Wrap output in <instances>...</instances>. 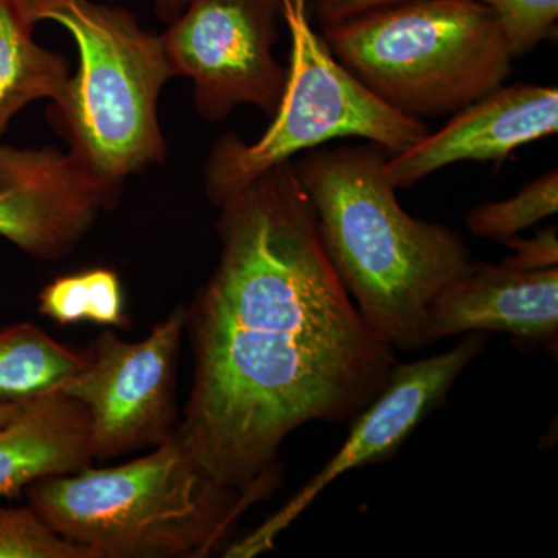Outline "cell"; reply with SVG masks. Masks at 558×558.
<instances>
[{
    "instance_id": "ba28073f",
    "label": "cell",
    "mask_w": 558,
    "mask_h": 558,
    "mask_svg": "<svg viewBox=\"0 0 558 558\" xmlns=\"http://www.w3.org/2000/svg\"><path fill=\"white\" fill-rule=\"evenodd\" d=\"M161 36L174 75L196 84L202 117L226 119L238 105L277 112L288 69L274 58L281 0H189Z\"/></svg>"
},
{
    "instance_id": "8992f818",
    "label": "cell",
    "mask_w": 558,
    "mask_h": 558,
    "mask_svg": "<svg viewBox=\"0 0 558 558\" xmlns=\"http://www.w3.org/2000/svg\"><path fill=\"white\" fill-rule=\"evenodd\" d=\"M281 16L292 40L281 101L258 142L247 145L227 134L215 143L205 167L213 204H222L263 172L332 140H369L396 156L429 132L425 121L402 116L371 94L333 57L312 28L310 0H281Z\"/></svg>"
},
{
    "instance_id": "5bb4252c",
    "label": "cell",
    "mask_w": 558,
    "mask_h": 558,
    "mask_svg": "<svg viewBox=\"0 0 558 558\" xmlns=\"http://www.w3.org/2000/svg\"><path fill=\"white\" fill-rule=\"evenodd\" d=\"M33 27L14 0H0V135L25 105L39 98L58 105L69 87V61L40 49Z\"/></svg>"
},
{
    "instance_id": "30bf717a",
    "label": "cell",
    "mask_w": 558,
    "mask_h": 558,
    "mask_svg": "<svg viewBox=\"0 0 558 558\" xmlns=\"http://www.w3.org/2000/svg\"><path fill=\"white\" fill-rule=\"evenodd\" d=\"M117 194L72 153L0 145V236L36 258L68 256Z\"/></svg>"
},
{
    "instance_id": "d6986e66",
    "label": "cell",
    "mask_w": 558,
    "mask_h": 558,
    "mask_svg": "<svg viewBox=\"0 0 558 558\" xmlns=\"http://www.w3.org/2000/svg\"><path fill=\"white\" fill-rule=\"evenodd\" d=\"M497 17L513 60L557 32L558 0H480Z\"/></svg>"
},
{
    "instance_id": "9c48e42d",
    "label": "cell",
    "mask_w": 558,
    "mask_h": 558,
    "mask_svg": "<svg viewBox=\"0 0 558 558\" xmlns=\"http://www.w3.org/2000/svg\"><path fill=\"white\" fill-rule=\"evenodd\" d=\"M486 340L484 332L464 333V339L442 354L398 363L377 398L352 418L348 438L337 454L284 508L248 537L227 548L226 557H255L274 549L279 534L333 481L351 470L395 457L411 433L446 402L458 377L478 357Z\"/></svg>"
},
{
    "instance_id": "7a4b0ae2",
    "label": "cell",
    "mask_w": 558,
    "mask_h": 558,
    "mask_svg": "<svg viewBox=\"0 0 558 558\" xmlns=\"http://www.w3.org/2000/svg\"><path fill=\"white\" fill-rule=\"evenodd\" d=\"M379 145L307 150L296 178L310 196L319 242L371 329L392 348H427V311L472 264L458 231L413 218L389 182Z\"/></svg>"
},
{
    "instance_id": "6da1fadb",
    "label": "cell",
    "mask_w": 558,
    "mask_h": 558,
    "mask_svg": "<svg viewBox=\"0 0 558 558\" xmlns=\"http://www.w3.org/2000/svg\"><path fill=\"white\" fill-rule=\"evenodd\" d=\"M222 252L186 310L194 379L174 428L250 506L282 484V444L310 422H351L398 365L329 263L292 161L219 205Z\"/></svg>"
},
{
    "instance_id": "ffe728a7",
    "label": "cell",
    "mask_w": 558,
    "mask_h": 558,
    "mask_svg": "<svg viewBox=\"0 0 558 558\" xmlns=\"http://www.w3.org/2000/svg\"><path fill=\"white\" fill-rule=\"evenodd\" d=\"M512 253L501 260L505 266L519 270H545L558 267L557 227L537 231L524 240L515 236L505 242Z\"/></svg>"
},
{
    "instance_id": "e0dca14e",
    "label": "cell",
    "mask_w": 558,
    "mask_h": 558,
    "mask_svg": "<svg viewBox=\"0 0 558 558\" xmlns=\"http://www.w3.org/2000/svg\"><path fill=\"white\" fill-rule=\"evenodd\" d=\"M557 211L558 172L554 168L529 182L509 199L476 205L465 216V226L473 236L506 242L542 220L553 218Z\"/></svg>"
},
{
    "instance_id": "7c38bea8",
    "label": "cell",
    "mask_w": 558,
    "mask_h": 558,
    "mask_svg": "<svg viewBox=\"0 0 558 558\" xmlns=\"http://www.w3.org/2000/svg\"><path fill=\"white\" fill-rule=\"evenodd\" d=\"M469 332H502L526 348L558 343V267L519 270L472 263L427 311V343Z\"/></svg>"
},
{
    "instance_id": "44dd1931",
    "label": "cell",
    "mask_w": 558,
    "mask_h": 558,
    "mask_svg": "<svg viewBox=\"0 0 558 558\" xmlns=\"http://www.w3.org/2000/svg\"><path fill=\"white\" fill-rule=\"evenodd\" d=\"M402 2H410V0H310L323 25Z\"/></svg>"
},
{
    "instance_id": "8fae6325",
    "label": "cell",
    "mask_w": 558,
    "mask_h": 558,
    "mask_svg": "<svg viewBox=\"0 0 558 558\" xmlns=\"http://www.w3.org/2000/svg\"><path fill=\"white\" fill-rule=\"evenodd\" d=\"M557 131V87L502 84L451 113L439 131L428 132L411 148L389 156L385 170L396 189H411L458 161L502 163L520 146Z\"/></svg>"
},
{
    "instance_id": "277c9868",
    "label": "cell",
    "mask_w": 558,
    "mask_h": 558,
    "mask_svg": "<svg viewBox=\"0 0 558 558\" xmlns=\"http://www.w3.org/2000/svg\"><path fill=\"white\" fill-rule=\"evenodd\" d=\"M323 38L379 100L410 119L454 113L502 86L512 54L480 0H410L326 24Z\"/></svg>"
},
{
    "instance_id": "2e32d148",
    "label": "cell",
    "mask_w": 558,
    "mask_h": 558,
    "mask_svg": "<svg viewBox=\"0 0 558 558\" xmlns=\"http://www.w3.org/2000/svg\"><path fill=\"white\" fill-rule=\"evenodd\" d=\"M39 312L60 325L94 322L123 328V290L116 271L94 269L50 282L39 293Z\"/></svg>"
},
{
    "instance_id": "ac0fdd59",
    "label": "cell",
    "mask_w": 558,
    "mask_h": 558,
    "mask_svg": "<svg viewBox=\"0 0 558 558\" xmlns=\"http://www.w3.org/2000/svg\"><path fill=\"white\" fill-rule=\"evenodd\" d=\"M0 558H98L94 550L62 537L36 510L0 508Z\"/></svg>"
},
{
    "instance_id": "7402d4cb",
    "label": "cell",
    "mask_w": 558,
    "mask_h": 558,
    "mask_svg": "<svg viewBox=\"0 0 558 558\" xmlns=\"http://www.w3.org/2000/svg\"><path fill=\"white\" fill-rule=\"evenodd\" d=\"M189 0H156L157 14L165 21H174L185 10Z\"/></svg>"
},
{
    "instance_id": "4fadbf2b",
    "label": "cell",
    "mask_w": 558,
    "mask_h": 558,
    "mask_svg": "<svg viewBox=\"0 0 558 558\" xmlns=\"http://www.w3.org/2000/svg\"><path fill=\"white\" fill-rule=\"evenodd\" d=\"M89 428L87 411L76 400L60 392L32 400L0 427V499L90 465Z\"/></svg>"
},
{
    "instance_id": "3957f363",
    "label": "cell",
    "mask_w": 558,
    "mask_h": 558,
    "mask_svg": "<svg viewBox=\"0 0 558 558\" xmlns=\"http://www.w3.org/2000/svg\"><path fill=\"white\" fill-rule=\"evenodd\" d=\"M25 490L40 519L98 558L207 557L252 508L202 468L174 429L145 457L47 476Z\"/></svg>"
},
{
    "instance_id": "9a60e30c",
    "label": "cell",
    "mask_w": 558,
    "mask_h": 558,
    "mask_svg": "<svg viewBox=\"0 0 558 558\" xmlns=\"http://www.w3.org/2000/svg\"><path fill=\"white\" fill-rule=\"evenodd\" d=\"M84 362L86 352L58 343L33 323L0 329V403L53 395Z\"/></svg>"
},
{
    "instance_id": "603a6c76",
    "label": "cell",
    "mask_w": 558,
    "mask_h": 558,
    "mask_svg": "<svg viewBox=\"0 0 558 558\" xmlns=\"http://www.w3.org/2000/svg\"><path fill=\"white\" fill-rule=\"evenodd\" d=\"M32 402V400H31ZM31 402H5L0 403V427L9 424L14 417L20 416L25 407Z\"/></svg>"
},
{
    "instance_id": "52a82bcc",
    "label": "cell",
    "mask_w": 558,
    "mask_h": 558,
    "mask_svg": "<svg viewBox=\"0 0 558 558\" xmlns=\"http://www.w3.org/2000/svg\"><path fill=\"white\" fill-rule=\"evenodd\" d=\"M183 330L185 307H178L143 340L105 330L84 351L86 362L58 392L86 409L92 458L121 457L171 435Z\"/></svg>"
},
{
    "instance_id": "5b68a950",
    "label": "cell",
    "mask_w": 558,
    "mask_h": 558,
    "mask_svg": "<svg viewBox=\"0 0 558 558\" xmlns=\"http://www.w3.org/2000/svg\"><path fill=\"white\" fill-rule=\"evenodd\" d=\"M14 3L33 24L58 22L78 46V73L57 109L73 156L116 191L126 175L163 161L157 98L174 73L161 36L142 31L130 11L90 0Z\"/></svg>"
}]
</instances>
